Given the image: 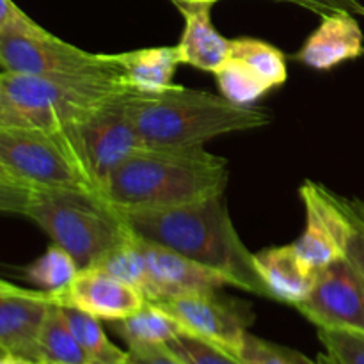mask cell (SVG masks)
I'll return each mask as SVG.
<instances>
[{"instance_id": "obj_1", "label": "cell", "mask_w": 364, "mask_h": 364, "mask_svg": "<svg viewBox=\"0 0 364 364\" xmlns=\"http://www.w3.org/2000/svg\"><path fill=\"white\" fill-rule=\"evenodd\" d=\"M123 217L144 240L223 272L235 288L269 297L256 269L255 252L245 247L235 230L224 194L174 208L127 212Z\"/></svg>"}, {"instance_id": "obj_2", "label": "cell", "mask_w": 364, "mask_h": 364, "mask_svg": "<svg viewBox=\"0 0 364 364\" xmlns=\"http://www.w3.org/2000/svg\"><path fill=\"white\" fill-rule=\"evenodd\" d=\"M228 180V160L203 146H144L110 174L98 196L121 213L164 210L226 194Z\"/></svg>"}, {"instance_id": "obj_3", "label": "cell", "mask_w": 364, "mask_h": 364, "mask_svg": "<svg viewBox=\"0 0 364 364\" xmlns=\"http://www.w3.org/2000/svg\"><path fill=\"white\" fill-rule=\"evenodd\" d=\"M128 114L144 146L151 148H194L206 141L267 127L269 112L258 107L237 105L199 89L173 84L155 95L128 92Z\"/></svg>"}, {"instance_id": "obj_4", "label": "cell", "mask_w": 364, "mask_h": 364, "mask_svg": "<svg viewBox=\"0 0 364 364\" xmlns=\"http://www.w3.org/2000/svg\"><path fill=\"white\" fill-rule=\"evenodd\" d=\"M128 91L119 75H23L2 71L0 127L63 132L112 96Z\"/></svg>"}, {"instance_id": "obj_5", "label": "cell", "mask_w": 364, "mask_h": 364, "mask_svg": "<svg viewBox=\"0 0 364 364\" xmlns=\"http://www.w3.org/2000/svg\"><path fill=\"white\" fill-rule=\"evenodd\" d=\"M23 215L64 249L78 269L98 265L132 231L123 213L102 196L75 188H34Z\"/></svg>"}, {"instance_id": "obj_6", "label": "cell", "mask_w": 364, "mask_h": 364, "mask_svg": "<svg viewBox=\"0 0 364 364\" xmlns=\"http://www.w3.org/2000/svg\"><path fill=\"white\" fill-rule=\"evenodd\" d=\"M0 167L32 188L96 192L60 132L32 127H0Z\"/></svg>"}, {"instance_id": "obj_7", "label": "cell", "mask_w": 364, "mask_h": 364, "mask_svg": "<svg viewBox=\"0 0 364 364\" xmlns=\"http://www.w3.org/2000/svg\"><path fill=\"white\" fill-rule=\"evenodd\" d=\"M128 92L130 89L112 96L77 124L60 132L96 194L128 156L144 148L128 114Z\"/></svg>"}, {"instance_id": "obj_8", "label": "cell", "mask_w": 364, "mask_h": 364, "mask_svg": "<svg viewBox=\"0 0 364 364\" xmlns=\"http://www.w3.org/2000/svg\"><path fill=\"white\" fill-rule=\"evenodd\" d=\"M0 68L23 75H119L114 53H95L50 34L32 18L0 32Z\"/></svg>"}, {"instance_id": "obj_9", "label": "cell", "mask_w": 364, "mask_h": 364, "mask_svg": "<svg viewBox=\"0 0 364 364\" xmlns=\"http://www.w3.org/2000/svg\"><path fill=\"white\" fill-rule=\"evenodd\" d=\"M171 316L181 331L237 355L249 327L255 322L251 306L212 291L181 295L164 302H153Z\"/></svg>"}, {"instance_id": "obj_10", "label": "cell", "mask_w": 364, "mask_h": 364, "mask_svg": "<svg viewBox=\"0 0 364 364\" xmlns=\"http://www.w3.org/2000/svg\"><path fill=\"white\" fill-rule=\"evenodd\" d=\"M316 329L364 333V281L345 256L323 267L308 297L294 306Z\"/></svg>"}, {"instance_id": "obj_11", "label": "cell", "mask_w": 364, "mask_h": 364, "mask_svg": "<svg viewBox=\"0 0 364 364\" xmlns=\"http://www.w3.org/2000/svg\"><path fill=\"white\" fill-rule=\"evenodd\" d=\"M304 206L306 226L294 247L316 270L347 256L352 235L350 217L341 206L338 194L315 181H304L299 188Z\"/></svg>"}, {"instance_id": "obj_12", "label": "cell", "mask_w": 364, "mask_h": 364, "mask_svg": "<svg viewBox=\"0 0 364 364\" xmlns=\"http://www.w3.org/2000/svg\"><path fill=\"white\" fill-rule=\"evenodd\" d=\"M141 245L146 256V284L142 295L148 302H164L181 295L233 287L230 277L223 272L192 262L171 249L142 237Z\"/></svg>"}, {"instance_id": "obj_13", "label": "cell", "mask_w": 364, "mask_h": 364, "mask_svg": "<svg viewBox=\"0 0 364 364\" xmlns=\"http://www.w3.org/2000/svg\"><path fill=\"white\" fill-rule=\"evenodd\" d=\"M50 294L53 304L70 306L107 322L127 318L148 302L137 288L98 265L80 269L64 290Z\"/></svg>"}, {"instance_id": "obj_14", "label": "cell", "mask_w": 364, "mask_h": 364, "mask_svg": "<svg viewBox=\"0 0 364 364\" xmlns=\"http://www.w3.org/2000/svg\"><path fill=\"white\" fill-rule=\"evenodd\" d=\"M50 304L52 294L45 290L0 297V352L39 364V333Z\"/></svg>"}, {"instance_id": "obj_15", "label": "cell", "mask_w": 364, "mask_h": 364, "mask_svg": "<svg viewBox=\"0 0 364 364\" xmlns=\"http://www.w3.org/2000/svg\"><path fill=\"white\" fill-rule=\"evenodd\" d=\"M363 43V31L354 14H326L295 53V60L315 71H329L361 57Z\"/></svg>"}, {"instance_id": "obj_16", "label": "cell", "mask_w": 364, "mask_h": 364, "mask_svg": "<svg viewBox=\"0 0 364 364\" xmlns=\"http://www.w3.org/2000/svg\"><path fill=\"white\" fill-rule=\"evenodd\" d=\"M255 263L269 299L290 306L308 297L320 272L295 251L294 244L255 252Z\"/></svg>"}, {"instance_id": "obj_17", "label": "cell", "mask_w": 364, "mask_h": 364, "mask_svg": "<svg viewBox=\"0 0 364 364\" xmlns=\"http://www.w3.org/2000/svg\"><path fill=\"white\" fill-rule=\"evenodd\" d=\"M208 6L188 7L180 11L185 27L176 48L181 64L206 73H215L220 64L230 57L231 39L224 38L210 18Z\"/></svg>"}, {"instance_id": "obj_18", "label": "cell", "mask_w": 364, "mask_h": 364, "mask_svg": "<svg viewBox=\"0 0 364 364\" xmlns=\"http://www.w3.org/2000/svg\"><path fill=\"white\" fill-rule=\"evenodd\" d=\"M123 84L141 95H155L174 84V73L180 66V53L174 46H151L114 53Z\"/></svg>"}, {"instance_id": "obj_19", "label": "cell", "mask_w": 364, "mask_h": 364, "mask_svg": "<svg viewBox=\"0 0 364 364\" xmlns=\"http://www.w3.org/2000/svg\"><path fill=\"white\" fill-rule=\"evenodd\" d=\"M110 323L114 333L128 345V348L167 345L183 333L181 327L153 302H146L134 315Z\"/></svg>"}, {"instance_id": "obj_20", "label": "cell", "mask_w": 364, "mask_h": 364, "mask_svg": "<svg viewBox=\"0 0 364 364\" xmlns=\"http://www.w3.org/2000/svg\"><path fill=\"white\" fill-rule=\"evenodd\" d=\"M39 364H89L59 304H50L41 326Z\"/></svg>"}, {"instance_id": "obj_21", "label": "cell", "mask_w": 364, "mask_h": 364, "mask_svg": "<svg viewBox=\"0 0 364 364\" xmlns=\"http://www.w3.org/2000/svg\"><path fill=\"white\" fill-rule=\"evenodd\" d=\"M68 326L73 331L82 350L87 355L89 364H128V350H121L107 336L102 320L80 311V309L60 306Z\"/></svg>"}, {"instance_id": "obj_22", "label": "cell", "mask_w": 364, "mask_h": 364, "mask_svg": "<svg viewBox=\"0 0 364 364\" xmlns=\"http://www.w3.org/2000/svg\"><path fill=\"white\" fill-rule=\"evenodd\" d=\"M213 75L220 95L237 105L251 107L272 91V87L255 70L233 55L228 57Z\"/></svg>"}, {"instance_id": "obj_23", "label": "cell", "mask_w": 364, "mask_h": 364, "mask_svg": "<svg viewBox=\"0 0 364 364\" xmlns=\"http://www.w3.org/2000/svg\"><path fill=\"white\" fill-rule=\"evenodd\" d=\"M230 55L244 60L272 89L281 87L288 78L287 57L277 46L255 38L231 39Z\"/></svg>"}, {"instance_id": "obj_24", "label": "cell", "mask_w": 364, "mask_h": 364, "mask_svg": "<svg viewBox=\"0 0 364 364\" xmlns=\"http://www.w3.org/2000/svg\"><path fill=\"white\" fill-rule=\"evenodd\" d=\"M98 267L130 287L137 288L142 294L146 284V256L142 251L141 237L132 230L124 240H121L116 247H112L103 256Z\"/></svg>"}, {"instance_id": "obj_25", "label": "cell", "mask_w": 364, "mask_h": 364, "mask_svg": "<svg viewBox=\"0 0 364 364\" xmlns=\"http://www.w3.org/2000/svg\"><path fill=\"white\" fill-rule=\"evenodd\" d=\"M78 265L64 249L52 244L34 263L27 267L25 276L45 291H60L75 279Z\"/></svg>"}, {"instance_id": "obj_26", "label": "cell", "mask_w": 364, "mask_h": 364, "mask_svg": "<svg viewBox=\"0 0 364 364\" xmlns=\"http://www.w3.org/2000/svg\"><path fill=\"white\" fill-rule=\"evenodd\" d=\"M318 340L323 348L318 364H364V333L318 329Z\"/></svg>"}, {"instance_id": "obj_27", "label": "cell", "mask_w": 364, "mask_h": 364, "mask_svg": "<svg viewBox=\"0 0 364 364\" xmlns=\"http://www.w3.org/2000/svg\"><path fill=\"white\" fill-rule=\"evenodd\" d=\"M237 358L242 364H315L294 348L272 343L251 333L245 334Z\"/></svg>"}, {"instance_id": "obj_28", "label": "cell", "mask_w": 364, "mask_h": 364, "mask_svg": "<svg viewBox=\"0 0 364 364\" xmlns=\"http://www.w3.org/2000/svg\"><path fill=\"white\" fill-rule=\"evenodd\" d=\"M166 347L183 364H242L237 355L187 333L178 334Z\"/></svg>"}, {"instance_id": "obj_29", "label": "cell", "mask_w": 364, "mask_h": 364, "mask_svg": "<svg viewBox=\"0 0 364 364\" xmlns=\"http://www.w3.org/2000/svg\"><path fill=\"white\" fill-rule=\"evenodd\" d=\"M338 199H340L341 206L347 212V215L350 217L352 223V235L350 240H348L347 258L354 263L364 281V215L359 212L352 199L341 198V196H338Z\"/></svg>"}, {"instance_id": "obj_30", "label": "cell", "mask_w": 364, "mask_h": 364, "mask_svg": "<svg viewBox=\"0 0 364 364\" xmlns=\"http://www.w3.org/2000/svg\"><path fill=\"white\" fill-rule=\"evenodd\" d=\"M34 188L9 176H0V213H21L27 210Z\"/></svg>"}, {"instance_id": "obj_31", "label": "cell", "mask_w": 364, "mask_h": 364, "mask_svg": "<svg viewBox=\"0 0 364 364\" xmlns=\"http://www.w3.org/2000/svg\"><path fill=\"white\" fill-rule=\"evenodd\" d=\"M283 2L297 4L318 16L334 13H348L354 16H364V4L361 0H283Z\"/></svg>"}, {"instance_id": "obj_32", "label": "cell", "mask_w": 364, "mask_h": 364, "mask_svg": "<svg viewBox=\"0 0 364 364\" xmlns=\"http://www.w3.org/2000/svg\"><path fill=\"white\" fill-rule=\"evenodd\" d=\"M128 364H183L166 345L128 348Z\"/></svg>"}, {"instance_id": "obj_33", "label": "cell", "mask_w": 364, "mask_h": 364, "mask_svg": "<svg viewBox=\"0 0 364 364\" xmlns=\"http://www.w3.org/2000/svg\"><path fill=\"white\" fill-rule=\"evenodd\" d=\"M27 14L13 2V0H0V32L16 27L21 21L27 20Z\"/></svg>"}, {"instance_id": "obj_34", "label": "cell", "mask_w": 364, "mask_h": 364, "mask_svg": "<svg viewBox=\"0 0 364 364\" xmlns=\"http://www.w3.org/2000/svg\"><path fill=\"white\" fill-rule=\"evenodd\" d=\"M28 291L31 290H27V288L16 287V284L7 283V281L0 279V297H9V295H23V294H28Z\"/></svg>"}, {"instance_id": "obj_35", "label": "cell", "mask_w": 364, "mask_h": 364, "mask_svg": "<svg viewBox=\"0 0 364 364\" xmlns=\"http://www.w3.org/2000/svg\"><path fill=\"white\" fill-rule=\"evenodd\" d=\"M171 2H173L178 9L183 11V9H188V7H199V6L212 7L213 4H217L219 0H171Z\"/></svg>"}, {"instance_id": "obj_36", "label": "cell", "mask_w": 364, "mask_h": 364, "mask_svg": "<svg viewBox=\"0 0 364 364\" xmlns=\"http://www.w3.org/2000/svg\"><path fill=\"white\" fill-rule=\"evenodd\" d=\"M0 364H34V363L27 361V359L16 358V355L2 354V355H0Z\"/></svg>"}, {"instance_id": "obj_37", "label": "cell", "mask_w": 364, "mask_h": 364, "mask_svg": "<svg viewBox=\"0 0 364 364\" xmlns=\"http://www.w3.org/2000/svg\"><path fill=\"white\" fill-rule=\"evenodd\" d=\"M352 201H354V205L358 206L359 212H361L363 215H364V198L363 199H352Z\"/></svg>"}, {"instance_id": "obj_38", "label": "cell", "mask_w": 364, "mask_h": 364, "mask_svg": "<svg viewBox=\"0 0 364 364\" xmlns=\"http://www.w3.org/2000/svg\"><path fill=\"white\" fill-rule=\"evenodd\" d=\"M0 96H2V71H0Z\"/></svg>"}, {"instance_id": "obj_39", "label": "cell", "mask_w": 364, "mask_h": 364, "mask_svg": "<svg viewBox=\"0 0 364 364\" xmlns=\"http://www.w3.org/2000/svg\"><path fill=\"white\" fill-rule=\"evenodd\" d=\"M0 176H7V174L2 171V167H0Z\"/></svg>"}, {"instance_id": "obj_40", "label": "cell", "mask_w": 364, "mask_h": 364, "mask_svg": "<svg viewBox=\"0 0 364 364\" xmlns=\"http://www.w3.org/2000/svg\"><path fill=\"white\" fill-rule=\"evenodd\" d=\"M4 354V352H0V355H2Z\"/></svg>"}, {"instance_id": "obj_41", "label": "cell", "mask_w": 364, "mask_h": 364, "mask_svg": "<svg viewBox=\"0 0 364 364\" xmlns=\"http://www.w3.org/2000/svg\"><path fill=\"white\" fill-rule=\"evenodd\" d=\"M315 364H318V363H316V361H315Z\"/></svg>"}]
</instances>
